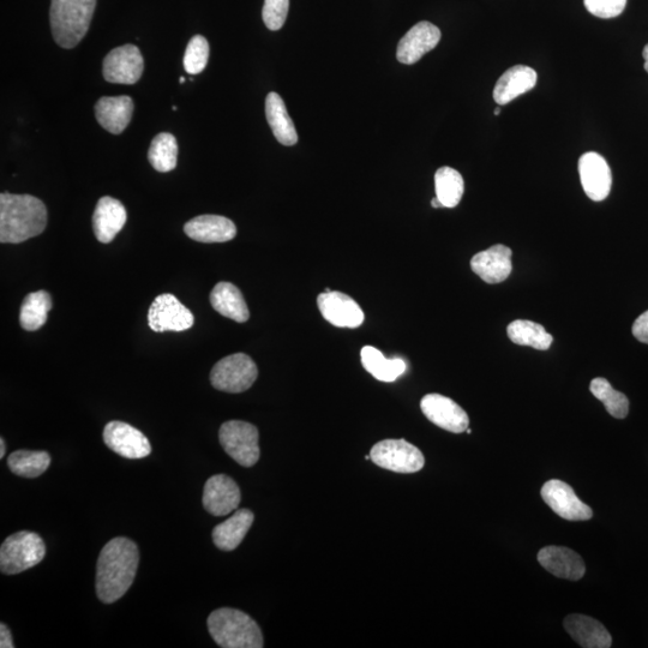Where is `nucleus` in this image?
<instances>
[{
  "label": "nucleus",
  "instance_id": "26",
  "mask_svg": "<svg viewBox=\"0 0 648 648\" xmlns=\"http://www.w3.org/2000/svg\"><path fill=\"white\" fill-rule=\"evenodd\" d=\"M255 515L249 509H239L230 519L221 522L213 530L216 548L224 551L237 549L254 524Z\"/></svg>",
  "mask_w": 648,
  "mask_h": 648
},
{
  "label": "nucleus",
  "instance_id": "39",
  "mask_svg": "<svg viewBox=\"0 0 648 648\" xmlns=\"http://www.w3.org/2000/svg\"><path fill=\"white\" fill-rule=\"evenodd\" d=\"M0 647L2 648H14V640H12V635L10 629L6 624H0Z\"/></svg>",
  "mask_w": 648,
  "mask_h": 648
},
{
  "label": "nucleus",
  "instance_id": "16",
  "mask_svg": "<svg viewBox=\"0 0 648 648\" xmlns=\"http://www.w3.org/2000/svg\"><path fill=\"white\" fill-rule=\"evenodd\" d=\"M579 173L585 194L594 202L604 201L612 185L608 162L598 153H586L579 160Z\"/></svg>",
  "mask_w": 648,
  "mask_h": 648
},
{
  "label": "nucleus",
  "instance_id": "12",
  "mask_svg": "<svg viewBox=\"0 0 648 648\" xmlns=\"http://www.w3.org/2000/svg\"><path fill=\"white\" fill-rule=\"evenodd\" d=\"M104 442L112 452L125 459H143L152 453V446L143 432L124 422H111L105 426Z\"/></svg>",
  "mask_w": 648,
  "mask_h": 648
},
{
  "label": "nucleus",
  "instance_id": "8",
  "mask_svg": "<svg viewBox=\"0 0 648 648\" xmlns=\"http://www.w3.org/2000/svg\"><path fill=\"white\" fill-rule=\"evenodd\" d=\"M371 461L384 470L396 473H416L425 465L420 449L405 440H384L370 450Z\"/></svg>",
  "mask_w": 648,
  "mask_h": 648
},
{
  "label": "nucleus",
  "instance_id": "11",
  "mask_svg": "<svg viewBox=\"0 0 648 648\" xmlns=\"http://www.w3.org/2000/svg\"><path fill=\"white\" fill-rule=\"evenodd\" d=\"M144 69V60L135 45H124L114 48L104 59L102 74L107 82L117 84H135L140 81Z\"/></svg>",
  "mask_w": 648,
  "mask_h": 648
},
{
  "label": "nucleus",
  "instance_id": "37",
  "mask_svg": "<svg viewBox=\"0 0 648 648\" xmlns=\"http://www.w3.org/2000/svg\"><path fill=\"white\" fill-rule=\"evenodd\" d=\"M590 14L599 18L620 16L626 9L627 0H584Z\"/></svg>",
  "mask_w": 648,
  "mask_h": 648
},
{
  "label": "nucleus",
  "instance_id": "31",
  "mask_svg": "<svg viewBox=\"0 0 648 648\" xmlns=\"http://www.w3.org/2000/svg\"><path fill=\"white\" fill-rule=\"evenodd\" d=\"M435 189L436 197L443 208H455L464 196V178L452 167L438 168L435 174Z\"/></svg>",
  "mask_w": 648,
  "mask_h": 648
},
{
  "label": "nucleus",
  "instance_id": "44",
  "mask_svg": "<svg viewBox=\"0 0 648 648\" xmlns=\"http://www.w3.org/2000/svg\"><path fill=\"white\" fill-rule=\"evenodd\" d=\"M184 82H185V78H184V77H180V83L183 84Z\"/></svg>",
  "mask_w": 648,
  "mask_h": 648
},
{
  "label": "nucleus",
  "instance_id": "10",
  "mask_svg": "<svg viewBox=\"0 0 648 648\" xmlns=\"http://www.w3.org/2000/svg\"><path fill=\"white\" fill-rule=\"evenodd\" d=\"M543 501L568 521H587L593 516V510L586 503L582 502L572 486L562 482V480L552 479L543 485L540 491Z\"/></svg>",
  "mask_w": 648,
  "mask_h": 648
},
{
  "label": "nucleus",
  "instance_id": "42",
  "mask_svg": "<svg viewBox=\"0 0 648 648\" xmlns=\"http://www.w3.org/2000/svg\"><path fill=\"white\" fill-rule=\"evenodd\" d=\"M431 206L434 208H443L441 202L438 201L437 197H435L434 200L431 201Z\"/></svg>",
  "mask_w": 648,
  "mask_h": 648
},
{
  "label": "nucleus",
  "instance_id": "18",
  "mask_svg": "<svg viewBox=\"0 0 648 648\" xmlns=\"http://www.w3.org/2000/svg\"><path fill=\"white\" fill-rule=\"evenodd\" d=\"M513 252L506 245L497 244L488 250L478 252L471 260V268L480 279L488 284H500L512 273Z\"/></svg>",
  "mask_w": 648,
  "mask_h": 648
},
{
  "label": "nucleus",
  "instance_id": "19",
  "mask_svg": "<svg viewBox=\"0 0 648 648\" xmlns=\"http://www.w3.org/2000/svg\"><path fill=\"white\" fill-rule=\"evenodd\" d=\"M538 562L560 579L578 581L585 576V562L579 554L564 546H545L538 552Z\"/></svg>",
  "mask_w": 648,
  "mask_h": 648
},
{
  "label": "nucleus",
  "instance_id": "24",
  "mask_svg": "<svg viewBox=\"0 0 648 648\" xmlns=\"http://www.w3.org/2000/svg\"><path fill=\"white\" fill-rule=\"evenodd\" d=\"M575 642L585 648H609L612 638L604 624L585 615H569L563 624Z\"/></svg>",
  "mask_w": 648,
  "mask_h": 648
},
{
  "label": "nucleus",
  "instance_id": "32",
  "mask_svg": "<svg viewBox=\"0 0 648 648\" xmlns=\"http://www.w3.org/2000/svg\"><path fill=\"white\" fill-rule=\"evenodd\" d=\"M51 465V456L36 450H17L9 455L8 466L16 476L36 478L47 471Z\"/></svg>",
  "mask_w": 648,
  "mask_h": 648
},
{
  "label": "nucleus",
  "instance_id": "13",
  "mask_svg": "<svg viewBox=\"0 0 648 648\" xmlns=\"http://www.w3.org/2000/svg\"><path fill=\"white\" fill-rule=\"evenodd\" d=\"M317 306L324 320L339 328H358L364 322V312L356 300L338 291L321 293Z\"/></svg>",
  "mask_w": 648,
  "mask_h": 648
},
{
  "label": "nucleus",
  "instance_id": "27",
  "mask_svg": "<svg viewBox=\"0 0 648 648\" xmlns=\"http://www.w3.org/2000/svg\"><path fill=\"white\" fill-rule=\"evenodd\" d=\"M266 116L270 129L276 140L286 147L294 146L298 142L296 126L287 108L284 100L278 93H269L266 99Z\"/></svg>",
  "mask_w": 648,
  "mask_h": 648
},
{
  "label": "nucleus",
  "instance_id": "21",
  "mask_svg": "<svg viewBox=\"0 0 648 648\" xmlns=\"http://www.w3.org/2000/svg\"><path fill=\"white\" fill-rule=\"evenodd\" d=\"M128 219L123 203L116 198L101 197L96 204L93 215V230L100 243H111L117 234L123 230Z\"/></svg>",
  "mask_w": 648,
  "mask_h": 648
},
{
  "label": "nucleus",
  "instance_id": "28",
  "mask_svg": "<svg viewBox=\"0 0 648 648\" xmlns=\"http://www.w3.org/2000/svg\"><path fill=\"white\" fill-rule=\"evenodd\" d=\"M360 358L364 369L376 380L381 382H394L404 375L406 363L401 358L388 359L381 351L372 346H365L360 351Z\"/></svg>",
  "mask_w": 648,
  "mask_h": 648
},
{
  "label": "nucleus",
  "instance_id": "22",
  "mask_svg": "<svg viewBox=\"0 0 648 648\" xmlns=\"http://www.w3.org/2000/svg\"><path fill=\"white\" fill-rule=\"evenodd\" d=\"M134 113V101L130 96H104L95 105L98 123L113 135L122 134L128 128Z\"/></svg>",
  "mask_w": 648,
  "mask_h": 648
},
{
  "label": "nucleus",
  "instance_id": "9",
  "mask_svg": "<svg viewBox=\"0 0 648 648\" xmlns=\"http://www.w3.org/2000/svg\"><path fill=\"white\" fill-rule=\"evenodd\" d=\"M194 322L192 312L170 293L156 297L148 311L149 327L156 333L184 332Z\"/></svg>",
  "mask_w": 648,
  "mask_h": 648
},
{
  "label": "nucleus",
  "instance_id": "1",
  "mask_svg": "<svg viewBox=\"0 0 648 648\" xmlns=\"http://www.w3.org/2000/svg\"><path fill=\"white\" fill-rule=\"evenodd\" d=\"M140 552L132 540L118 537L101 550L96 568V593L102 603L122 598L135 580Z\"/></svg>",
  "mask_w": 648,
  "mask_h": 648
},
{
  "label": "nucleus",
  "instance_id": "29",
  "mask_svg": "<svg viewBox=\"0 0 648 648\" xmlns=\"http://www.w3.org/2000/svg\"><path fill=\"white\" fill-rule=\"evenodd\" d=\"M52 298L46 291L29 293L21 306L20 323L27 332H35L47 321L48 312L52 310Z\"/></svg>",
  "mask_w": 648,
  "mask_h": 648
},
{
  "label": "nucleus",
  "instance_id": "40",
  "mask_svg": "<svg viewBox=\"0 0 648 648\" xmlns=\"http://www.w3.org/2000/svg\"><path fill=\"white\" fill-rule=\"evenodd\" d=\"M6 452V444L4 438H0V459H3Z\"/></svg>",
  "mask_w": 648,
  "mask_h": 648
},
{
  "label": "nucleus",
  "instance_id": "23",
  "mask_svg": "<svg viewBox=\"0 0 648 648\" xmlns=\"http://www.w3.org/2000/svg\"><path fill=\"white\" fill-rule=\"evenodd\" d=\"M537 72L530 66L516 65L510 68L497 81L494 89V99L498 105H507L518 96L530 92L536 87Z\"/></svg>",
  "mask_w": 648,
  "mask_h": 648
},
{
  "label": "nucleus",
  "instance_id": "7",
  "mask_svg": "<svg viewBox=\"0 0 648 648\" xmlns=\"http://www.w3.org/2000/svg\"><path fill=\"white\" fill-rule=\"evenodd\" d=\"M258 430L255 425L230 420L221 425L219 440L225 452L244 467H252L260 460V447H258Z\"/></svg>",
  "mask_w": 648,
  "mask_h": 648
},
{
  "label": "nucleus",
  "instance_id": "4",
  "mask_svg": "<svg viewBox=\"0 0 648 648\" xmlns=\"http://www.w3.org/2000/svg\"><path fill=\"white\" fill-rule=\"evenodd\" d=\"M96 0H52L50 21L53 39L60 47L71 50L88 33Z\"/></svg>",
  "mask_w": 648,
  "mask_h": 648
},
{
  "label": "nucleus",
  "instance_id": "38",
  "mask_svg": "<svg viewBox=\"0 0 648 648\" xmlns=\"http://www.w3.org/2000/svg\"><path fill=\"white\" fill-rule=\"evenodd\" d=\"M633 335L642 344L648 345V311L641 314L633 324Z\"/></svg>",
  "mask_w": 648,
  "mask_h": 648
},
{
  "label": "nucleus",
  "instance_id": "14",
  "mask_svg": "<svg viewBox=\"0 0 648 648\" xmlns=\"http://www.w3.org/2000/svg\"><path fill=\"white\" fill-rule=\"evenodd\" d=\"M420 408L424 416L443 430L461 434L468 429L470 418L464 408H461L455 401L441 394L425 395L420 401Z\"/></svg>",
  "mask_w": 648,
  "mask_h": 648
},
{
  "label": "nucleus",
  "instance_id": "45",
  "mask_svg": "<svg viewBox=\"0 0 648 648\" xmlns=\"http://www.w3.org/2000/svg\"><path fill=\"white\" fill-rule=\"evenodd\" d=\"M466 431H467V434H472V430H471V429H467Z\"/></svg>",
  "mask_w": 648,
  "mask_h": 648
},
{
  "label": "nucleus",
  "instance_id": "6",
  "mask_svg": "<svg viewBox=\"0 0 648 648\" xmlns=\"http://www.w3.org/2000/svg\"><path fill=\"white\" fill-rule=\"evenodd\" d=\"M258 376L257 365L248 354H231L214 365L210 382L220 392L238 394L251 388Z\"/></svg>",
  "mask_w": 648,
  "mask_h": 648
},
{
  "label": "nucleus",
  "instance_id": "35",
  "mask_svg": "<svg viewBox=\"0 0 648 648\" xmlns=\"http://www.w3.org/2000/svg\"><path fill=\"white\" fill-rule=\"evenodd\" d=\"M209 59V44L202 35H195L189 41L184 54V69L190 75H198L206 69Z\"/></svg>",
  "mask_w": 648,
  "mask_h": 648
},
{
  "label": "nucleus",
  "instance_id": "30",
  "mask_svg": "<svg viewBox=\"0 0 648 648\" xmlns=\"http://www.w3.org/2000/svg\"><path fill=\"white\" fill-rule=\"evenodd\" d=\"M508 338L519 346H530L539 351L549 350L552 336L539 323L516 320L507 328Z\"/></svg>",
  "mask_w": 648,
  "mask_h": 648
},
{
  "label": "nucleus",
  "instance_id": "15",
  "mask_svg": "<svg viewBox=\"0 0 648 648\" xmlns=\"http://www.w3.org/2000/svg\"><path fill=\"white\" fill-rule=\"evenodd\" d=\"M441 36V30L435 24L419 22L399 41L396 58L405 65L416 64L426 53L434 50Z\"/></svg>",
  "mask_w": 648,
  "mask_h": 648
},
{
  "label": "nucleus",
  "instance_id": "5",
  "mask_svg": "<svg viewBox=\"0 0 648 648\" xmlns=\"http://www.w3.org/2000/svg\"><path fill=\"white\" fill-rule=\"evenodd\" d=\"M46 555L44 540L38 533L21 531L5 539L0 548V570L15 575L39 564Z\"/></svg>",
  "mask_w": 648,
  "mask_h": 648
},
{
  "label": "nucleus",
  "instance_id": "43",
  "mask_svg": "<svg viewBox=\"0 0 648 648\" xmlns=\"http://www.w3.org/2000/svg\"><path fill=\"white\" fill-rule=\"evenodd\" d=\"M494 114H495V116H500V114H501V108H500V107H497L496 110H495V112H494Z\"/></svg>",
  "mask_w": 648,
  "mask_h": 648
},
{
  "label": "nucleus",
  "instance_id": "33",
  "mask_svg": "<svg viewBox=\"0 0 648 648\" xmlns=\"http://www.w3.org/2000/svg\"><path fill=\"white\" fill-rule=\"evenodd\" d=\"M148 159L158 172H171L176 168L178 161V144L176 137L168 132L155 136L150 144Z\"/></svg>",
  "mask_w": 648,
  "mask_h": 648
},
{
  "label": "nucleus",
  "instance_id": "17",
  "mask_svg": "<svg viewBox=\"0 0 648 648\" xmlns=\"http://www.w3.org/2000/svg\"><path fill=\"white\" fill-rule=\"evenodd\" d=\"M239 486L226 474L210 477L204 485L203 506L209 514L225 516L236 510L240 503Z\"/></svg>",
  "mask_w": 648,
  "mask_h": 648
},
{
  "label": "nucleus",
  "instance_id": "34",
  "mask_svg": "<svg viewBox=\"0 0 648 648\" xmlns=\"http://www.w3.org/2000/svg\"><path fill=\"white\" fill-rule=\"evenodd\" d=\"M591 393L602 401L610 416L624 419L628 416L629 400L626 395L617 392L605 378H594L591 382Z\"/></svg>",
  "mask_w": 648,
  "mask_h": 648
},
{
  "label": "nucleus",
  "instance_id": "41",
  "mask_svg": "<svg viewBox=\"0 0 648 648\" xmlns=\"http://www.w3.org/2000/svg\"><path fill=\"white\" fill-rule=\"evenodd\" d=\"M642 56H644L645 59V69L648 72V44L644 48V52H642Z\"/></svg>",
  "mask_w": 648,
  "mask_h": 648
},
{
  "label": "nucleus",
  "instance_id": "25",
  "mask_svg": "<svg viewBox=\"0 0 648 648\" xmlns=\"http://www.w3.org/2000/svg\"><path fill=\"white\" fill-rule=\"evenodd\" d=\"M210 304L220 315L231 318L238 323H245L250 318L243 293L231 282H219L210 293Z\"/></svg>",
  "mask_w": 648,
  "mask_h": 648
},
{
  "label": "nucleus",
  "instance_id": "3",
  "mask_svg": "<svg viewBox=\"0 0 648 648\" xmlns=\"http://www.w3.org/2000/svg\"><path fill=\"white\" fill-rule=\"evenodd\" d=\"M208 629L212 638L224 648H262L261 628L245 612L222 608L208 617Z\"/></svg>",
  "mask_w": 648,
  "mask_h": 648
},
{
  "label": "nucleus",
  "instance_id": "2",
  "mask_svg": "<svg viewBox=\"0 0 648 648\" xmlns=\"http://www.w3.org/2000/svg\"><path fill=\"white\" fill-rule=\"evenodd\" d=\"M47 226V209L30 195H0V242L20 244L39 236Z\"/></svg>",
  "mask_w": 648,
  "mask_h": 648
},
{
  "label": "nucleus",
  "instance_id": "20",
  "mask_svg": "<svg viewBox=\"0 0 648 648\" xmlns=\"http://www.w3.org/2000/svg\"><path fill=\"white\" fill-rule=\"evenodd\" d=\"M184 232L196 242L226 243L237 236V227L225 216L200 215L186 222Z\"/></svg>",
  "mask_w": 648,
  "mask_h": 648
},
{
  "label": "nucleus",
  "instance_id": "36",
  "mask_svg": "<svg viewBox=\"0 0 648 648\" xmlns=\"http://www.w3.org/2000/svg\"><path fill=\"white\" fill-rule=\"evenodd\" d=\"M290 9V0H264L262 17L269 30H279L284 26Z\"/></svg>",
  "mask_w": 648,
  "mask_h": 648
}]
</instances>
